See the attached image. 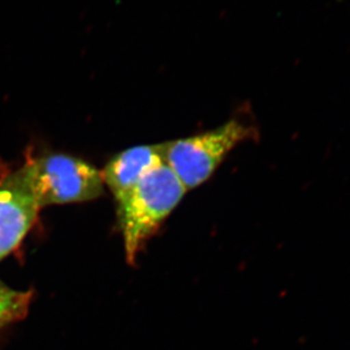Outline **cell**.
<instances>
[{
	"mask_svg": "<svg viewBox=\"0 0 350 350\" xmlns=\"http://www.w3.org/2000/svg\"><path fill=\"white\" fill-rule=\"evenodd\" d=\"M187 189L166 164L152 170L118 200V222L130 264L185 197Z\"/></svg>",
	"mask_w": 350,
	"mask_h": 350,
	"instance_id": "obj_1",
	"label": "cell"
},
{
	"mask_svg": "<svg viewBox=\"0 0 350 350\" xmlns=\"http://www.w3.org/2000/svg\"><path fill=\"white\" fill-rule=\"evenodd\" d=\"M256 133L254 125L232 118L211 131L165 142V164L188 191L207 181L237 146Z\"/></svg>",
	"mask_w": 350,
	"mask_h": 350,
	"instance_id": "obj_2",
	"label": "cell"
},
{
	"mask_svg": "<svg viewBox=\"0 0 350 350\" xmlns=\"http://www.w3.org/2000/svg\"><path fill=\"white\" fill-rule=\"evenodd\" d=\"M38 205L91 202L104 193L101 171L72 156H44L23 165Z\"/></svg>",
	"mask_w": 350,
	"mask_h": 350,
	"instance_id": "obj_3",
	"label": "cell"
},
{
	"mask_svg": "<svg viewBox=\"0 0 350 350\" xmlns=\"http://www.w3.org/2000/svg\"><path fill=\"white\" fill-rule=\"evenodd\" d=\"M39 211L23 166L0 180V260L22 243Z\"/></svg>",
	"mask_w": 350,
	"mask_h": 350,
	"instance_id": "obj_4",
	"label": "cell"
},
{
	"mask_svg": "<svg viewBox=\"0 0 350 350\" xmlns=\"http://www.w3.org/2000/svg\"><path fill=\"white\" fill-rule=\"evenodd\" d=\"M162 164H165V142L138 146L113 157L101 171V176L118 202Z\"/></svg>",
	"mask_w": 350,
	"mask_h": 350,
	"instance_id": "obj_5",
	"label": "cell"
},
{
	"mask_svg": "<svg viewBox=\"0 0 350 350\" xmlns=\"http://www.w3.org/2000/svg\"><path fill=\"white\" fill-rule=\"evenodd\" d=\"M32 291L12 289L0 281V329L27 317Z\"/></svg>",
	"mask_w": 350,
	"mask_h": 350,
	"instance_id": "obj_6",
	"label": "cell"
}]
</instances>
